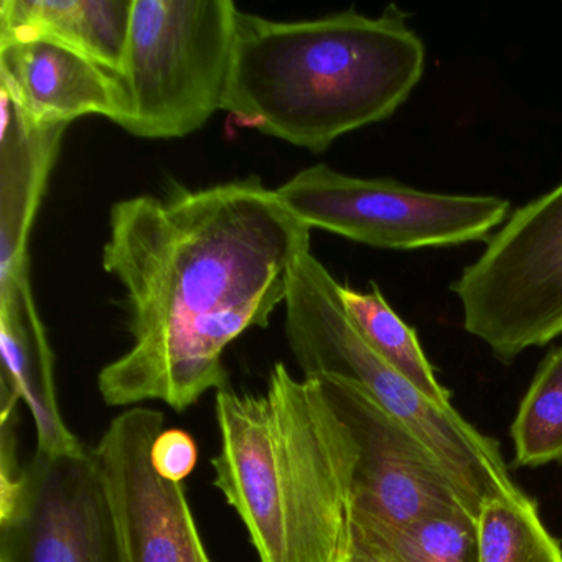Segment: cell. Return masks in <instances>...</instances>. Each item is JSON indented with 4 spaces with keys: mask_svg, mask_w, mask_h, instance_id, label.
<instances>
[{
    "mask_svg": "<svg viewBox=\"0 0 562 562\" xmlns=\"http://www.w3.org/2000/svg\"><path fill=\"white\" fill-rule=\"evenodd\" d=\"M308 248L311 229L256 177L117 202L103 268L123 285L133 347L101 370L104 403L186 411L228 387L226 348L268 327Z\"/></svg>",
    "mask_w": 562,
    "mask_h": 562,
    "instance_id": "1",
    "label": "cell"
},
{
    "mask_svg": "<svg viewBox=\"0 0 562 562\" xmlns=\"http://www.w3.org/2000/svg\"><path fill=\"white\" fill-rule=\"evenodd\" d=\"M215 486L261 562H348L358 449L321 378L276 363L265 393L216 391Z\"/></svg>",
    "mask_w": 562,
    "mask_h": 562,
    "instance_id": "2",
    "label": "cell"
},
{
    "mask_svg": "<svg viewBox=\"0 0 562 562\" xmlns=\"http://www.w3.org/2000/svg\"><path fill=\"white\" fill-rule=\"evenodd\" d=\"M390 5L307 22L238 12L223 110L292 146L324 153L338 137L393 116L419 85L426 47Z\"/></svg>",
    "mask_w": 562,
    "mask_h": 562,
    "instance_id": "3",
    "label": "cell"
},
{
    "mask_svg": "<svg viewBox=\"0 0 562 562\" xmlns=\"http://www.w3.org/2000/svg\"><path fill=\"white\" fill-rule=\"evenodd\" d=\"M338 282L305 249L291 269L285 337L304 376L350 381L406 424L439 457L473 516L486 499L525 495L509 475L498 442L420 393L380 357L348 317Z\"/></svg>",
    "mask_w": 562,
    "mask_h": 562,
    "instance_id": "4",
    "label": "cell"
},
{
    "mask_svg": "<svg viewBox=\"0 0 562 562\" xmlns=\"http://www.w3.org/2000/svg\"><path fill=\"white\" fill-rule=\"evenodd\" d=\"M238 12L232 0H134L121 85L124 131L177 139L223 110Z\"/></svg>",
    "mask_w": 562,
    "mask_h": 562,
    "instance_id": "5",
    "label": "cell"
},
{
    "mask_svg": "<svg viewBox=\"0 0 562 562\" xmlns=\"http://www.w3.org/2000/svg\"><path fill=\"white\" fill-rule=\"evenodd\" d=\"M450 291L463 328L509 364L562 335V182L513 212Z\"/></svg>",
    "mask_w": 562,
    "mask_h": 562,
    "instance_id": "6",
    "label": "cell"
},
{
    "mask_svg": "<svg viewBox=\"0 0 562 562\" xmlns=\"http://www.w3.org/2000/svg\"><path fill=\"white\" fill-rule=\"evenodd\" d=\"M276 193L308 229L404 251L486 241L509 216V202L502 196L423 192L394 180L345 176L327 166L301 170Z\"/></svg>",
    "mask_w": 562,
    "mask_h": 562,
    "instance_id": "7",
    "label": "cell"
},
{
    "mask_svg": "<svg viewBox=\"0 0 562 562\" xmlns=\"http://www.w3.org/2000/svg\"><path fill=\"white\" fill-rule=\"evenodd\" d=\"M0 562H126L94 449L35 452L0 488Z\"/></svg>",
    "mask_w": 562,
    "mask_h": 562,
    "instance_id": "8",
    "label": "cell"
},
{
    "mask_svg": "<svg viewBox=\"0 0 562 562\" xmlns=\"http://www.w3.org/2000/svg\"><path fill=\"white\" fill-rule=\"evenodd\" d=\"M311 378L324 381L357 443L353 521L404 526L447 509L470 512L439 457L406 424L350 381Z\"/></svg>",
    "mask_w": 562,
    "mask_h": 562,
    "instance_id": "9",
    "label": "cell"
},
{
    "mask_svg": "<svg viewBox=\"0 0 562 562\" xmlns=\"http://www.w3.org/2000/svg\"><path fill=\"white\" fill-rule=\"evenodd\" d=\"M164 416L136 406L111 420L93 447L120 526L126 562H212L182 483L153 465Z\"/></svg>",
    "mask_w": 562,
    "mask_h": 562,
    "instance_id": "10",
    "label": "cell"
},
{
    "mask_svg": "<svg viewBox=\"0 0 562 562\" xmlns=\"http://www.w3.org/2000/svg\"><path fill=\"white\" fill-rule=\"evenodd\" d=\"M0 78L4 104L27 134L61 131L90 114L117 126L127 117L120 75L47 38L0 42Z\"/></svg>",
    "mask_w": 562,
    "mask_h": 562,
    "instance_id": "11",
    "label": "cell"
},
{
    "mask_svg": "<svg viewBox=\"0 0 562 562\" xmlns=\"http://www.w3.org/2000/svg\"><path fill=\"white\" fill-rule=\"evenodd\" d=\"M12 288L14 305L2 311V413H12L24 401L34 417L37 452H80L85 446L68 429L58 407L54 358L24 276L12 279Z\"/></svg>",
    "mask_w": 562,
    "mask_h": 562,
    "instance_id": "12",
    "label": "cell"
},
{
    "mask_svg": "<svg viewBox=\"0 0 562 562\" xmlns=\"http://www.w3.org/2000/svg\"><path fill=\"white\" fill-rule=\"evenodd\" d=\"M134 0H2L0 42L47 38L120 75Z\"/></svg>",
    "mask_w": 562,
    "mask_h": 562,
    "instance_id": "13",
    "label": "cell"
},
{
    "mask_svg": "<svg viewBox=\"0 0 562 562\" xmlns=\"http://www.w3.org/2000/svg\"><path fill=\"white\" fill-rule=\"evenodd\" d=\"M351 555L373 562H479L476 518L459 508L404 526L353 521Z\"/></svg>",
    "mask_w": 562,
    "mask_h": 562,
    "instance_id": "14",
    "label": "cell"
},
{
    "mask_svg": "<svg viewBox=\"0 0 562 562\" xmlns=\"http://www.w3.org/2000/svg\"><path fill=\"white\" fill-rule=\"evenodd\" d=\"M338 295L355 327L383 360L430 401L442 407H453L450 393L437 380L416 330L393 311L374 282H371L370 292L340 284Z\"/></svg>",
    "mask_w": 562,
    "mask_h": 562,
    "instance_id": "15",
    "label": "cell"
},
{
    "mask_svg": "<svg viewBox=\"0 0 562 562\" xmlns=\"http://www.w3.org/2000/svg\"><path fill=\"white\" fill-rule=\"evenodd\" d=\"M479 562H562L561 542L528 495L486 499L476 516Z\"/></svg>",
    "mask_w": 562,
    "mask_h": 562,
    "instance_id": "16",
    "label": "cell"
},
{
    "mask_svg": "<svg viewBox=\"0 0 562 562\" xmlns=\"http://www.w3.org/2000/svg\"><path fill=\"white\" fill-rule=\"evenodd\" d=\"M515 465L562 463V345L539 364L512 426Z\"/></svg>",
    "mask_w": 562,
    "mask_h": 562,
    "instance_id": "17",
    "label": "cell"
},
{
    "mask_svg": "<svg viewBox=\"0 0 562 562\" xmlns=\"http://www.w3.org/2000/svg\"><path fill=\"white\" fill-rule=\"evenodd\" d=\"M199 449L183 429H164L153 447V465L162 479L182 483L195 470Z\"/></svg>",
    "mask_w": 562,
    "mask_h": 562,
    "instance_id": "18",
    "label": "cell"
},
{
    "mask_svg": "<svg viewBox=\"0 0 562 562\" xmlns=\"http://www.w3.org/2000/svg\"><path fill=\"white\" fill-rule=\"evenodd\" d=\"M348 562H373V561H368V559H364V558H358V555H351V559Z\"/></svg>",
    "mask_w": 562,
    "mask_h": 562,
    "instance_id": "19",
    "label": "cell"
}]
</instances>
